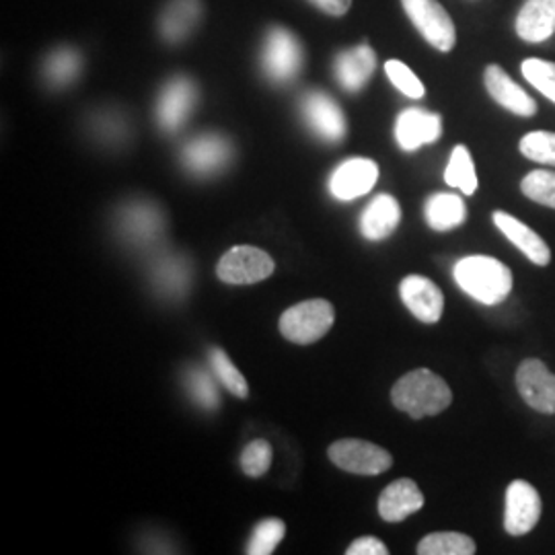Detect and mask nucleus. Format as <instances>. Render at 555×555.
I'll use <instances>...</instances> for the list:
<instances>
[{
  "mask_svg": "<svg viewBox=\"0 0 555 555\" xmlns=\"http://www.w3.org/2000/svg\"><path fill=\"white\" fill-rule=\"evenodd\" d=\"M492 220L498 231L508 238L518 251H522L529 261H533L535 266H547L552 261L550 245L539 237L529 224H525L522 220L516 219L504 210H496L492 215Z\"/></svg>",
  "mask_w": 555,
  "mask_h": 555,
  "instance_id": "dca6fc26",
  "label": "nucleus"
},
{
  "mask_svg": "<svg viewBox=\"0 0 555 555\" xmlns=\"http://www.w3.org/2000/svg\"><path fill=\"white\" fill-rule=\"evenodd\" d=\"M405 15L420 36L438 52H451L456 46V27L438 0H401Z\"/></svg>",
  "mask_w": 555,
  "mask_h": 555,
  "instance_id": "20e7f679",
  "label": "nucleus"
},
{
  "mask_svg": "<svg viewBox=\"0 0 555 555\" xmlns=\"http://www.w3.org/2000/svg\"><path fill=\"white\" fill-rule=\"evenodd\" d=\"M346 554L348 555H387L389 554V550H387V545L377 539V537H360L357 539L348 550H346Z\"/></svg>",
  "mask_w": 555,
  "mask_h": 555,
  "instance_id": "e433bc0d",
  "label": "nucleus"
},
{
  "mask_svg": "<svg viewBox=\"0 0 555 555\" xmlns=\"http://www.w3.org/2000/svg\"><path fill=\"white\" fill-rule=\"evenodd\" d=\"M330 459L339 469L354 476H380L393 465V456L389 455V451L358 438L334 442L330 447Z\"/></svg>",
  "mask_w": 555,
  "mask_h": 555,
  "instance_id": "39448f33",
  "label": "nucleus"
},
{
  "mask_svg": "<svg viewBox=\"0 0 555 555\" xmlns=\"http://www.w3.org/2000/svg\"><path fill=\"white\" fill-rule=\"evenodd\" d=\"M444 181H447L451 188L461 190L465 196H474V194H476V163H474V157H472V153H469L467 146L459 144V146L453 149L449 165H447V169H444Z\"/></svg>",
  "mask_w": 555,
  "mask_h": 555,
  "instance_id": "393cba45",
  "label": "nucleus"
},
{
  "mask_svg": "<svg viewBox=\"0 0 555 555\" xmlns=\"http://www.w3.org/2000/svg\"><path fill=\"white\" fill-rule=\"evenodd\" d=\"M520 73L545 100L555 103V62L543 59L522 60Z\"/></svg>",
  "mask_w": 555,
  "mask_h": 555,
  "instance_id": "cd10ccee",
  "label": "nucleus"
},
{
  "mask_svg": "<svg viewBox=\"0 0 555 555\" xmlns=\"http://www.w3.org/2000/svg\"><path fill=\"white\" fill-rule=\"evenodd\" d=\"M483 85L492 100L496 101L500 107L515 114L518 118H533L537 116V101L513 80V77L500 66V64H488L483 70Z\"/></svg>",
  "mask_w": 555,
  "mask_h": 555,
  "instance_id": "9d476101",
  "label": "nucleus"
},
{
  "mask_svg": "<svg viewBox=\"0 0 555 555\" xmlns=\"http://www.w3.org/2000/svg\"><path fill=\"white\" fill-rule=\"evenodd\" d=\"M311 4H315L323 13L332 15V17H341L350 11L352 0H309Z\"/></svg>",
  "mask_w": 555,
  "mask_h": 555,
  "instance_id": "4c0bfd02",
  "label": "nucleus"
},
{
  "mask_svg": "<svg viewBox=\"0 0 555 555\" xmlns=\"http://www.w3.org/2000/svg\"><path fill=\"white\" fill-rule=\"evenodd\" d=\"M520 192L541 206L555 210V171L535 169L520 181Z\"/></svg>",
  "mask_w": 555,
  "mask_h": 555,
  "instance_id": "c756f323",
  "label": "nucleus"
},
{
  "mask_svg": "<svg viewBox=\"0 0 555 555\" xmlns=\"http://www.w3.org/2000/svg\"><path fill=\"white\" fill-rule=\"evenodd\" d=\"M334 321H336V311L332 302L323 298L302 300L282 313L280 334L295 344L307 346L325 336L332 330Z\"/></svg>",
  "mask_w": 555,
  "mask_h": 555,
  "instance_id": "7ed1b4c3",
  "label": "nucleus"
},
{
  "mask_svg": "<svg viewBox=\"0 0 555 555\" xmlns=\"http://www.w3.org/2000/svg\"><path fill=\"white\" fill-rule=\"evenodd\" d=\"M188 389L194 397V401H198L202 408H206V410L219 408V389L206 371L192 369L188 373Z\"/></svg>",
  "mask_w": 555,
  "mask_h": 555,
  "instance_id": "c9c22d12",
  "label": "nucleus"
},
{
  "mask_svg": "<svg viewBox=\"0 0 555 555\" xmlns=\"http://www.w3.org/2000/svg\"><path fill=\"white\" fill-rule=\"evenodd\" d=\"M518 151L522 157L535 160L539 165L555 167V132H547V130L527 132L518 142Z\"/></svg>",
  "mask_w": 555,
  "mask_h": 555,
  "instance_id": "2f4dec72",
  "label": "nucleus"
},
{
  "mask_svg": "<svg viewBox=\"0 0 555 555\" xmlns=\"http://www.w3.org/2000/svg\"><path fill=\"white\" fill-rule=\"evenodd\" d=\"M453 278L465 295L490 307L508 298L515 284L511 268L490 256H467L459 259Z\"/></svg>",
  "mask_w": 555,
  "mask_h": 555,
  "instance_id": "f257e3e1",
  "label": "nucleus"
},
{
  "mask_svg": "<svg viewBox=\"0 0 555 555\" xmlns=\"http://www.w3.org/2000/svg\"><path fill=\"white\" fill-rule=\"evenodd\" d=\"M208 360H210V369H212V373L219 378V383H222L233 396H249L247 380L238 373L237 366L231 362V358L227 357L224 350L212 348V350L208 352Z\"/></svg>",
  "mask_w": 555,
  "mask_h": 555,
  "instance_id": "c85d7f7f",
  "label": "nucleus"
},
{
  "mask_svg": "<svg viewBox=\"0 0 555 555\" xmlns=\"http://www.w3.org/2000/svg\"><path fill=\"white\" fill-rule=\"evenodd\" d=\"M80 60L73 50H59L46 62V75L54 85H68L79 73Z\"/></svg>",
  "mask_w": 555,
  "mask_h": 555,
  "instance_id": "72a5a7b5",
  "label": "nucleus"
},
{
  "mask_svg": "<svg viewBox=\"0 0 555 555\" xmlns=\"http://www.w3.org/2000/svg\"><path fill=\"white\" fill-rule=\"evenodd\" d=\"M476 552V541L456 531L430 533L417 543L420 555H474Z\"/></svg>",
  "mask_w": 555,
  "mask_h": 555,
  "instance_id": "a878e982",
  "label": "nucleus"
},
{
  "mask_svg": "<svg viewBox=\"0 0 555 555\" xmlns=\"http://www.w3.org/2000/svg\"><path fill=\"white\" fill-rule=\"evenodd\" d=\"M198 17V0H173L163 13L160 34L169 41L183 40Z\"/></svg>",
  "mask_w": 555,
  "mask_h": 555,
  "instance_id": "b1692460",
  "label": "nucleus"
},
{
  "mask_svg": "<svg viewBox=\"0 0 555 555\" xmlns=\"http://www.w3.org/2000/svg\"><path fill=\"white\" fill-rule=\"evenodd\" d=\"M424 217L438 233L453 231L467 219V206L456 194H435L424 204Z\"/></svg>",
  "mask_w": 555,
  "mask_h": 555,
  "instance_id": "5701e85b",
  "label": "nucleus"
},
{
  "mask_svg": "<svg viewBox=\"0 0 555 555\" xmlns=\"http://www.w3.org/2000/svg\"><path fill=\"white\" fill-rule=\"evenodd\" d=\"M196 103V87L190 79H173L163 91L157 101V119L167 132H173L183 126L192 114Z\"/></svg>",
  "mask_w": 555,
  "mask_h": 555,
  "instance_id": "4468645a",
  "label": "nucleus"
},
{
  "mask_svg": "<svg viewBox=\"0 0 555 555\" xmlns=\"http://www.w3.org/2000/svg\"><path fill=\"white\" fill-rule=\"evenodd\" d=\"M119 227L124 237L137 245H149L155 243L163 229V219L159 210L153 204H132L121 212Z\"/></svg>",
  "mask_w": 555,
  "mask_h": 555,
  "instance_id": "4be33fe9",
  "label": "nucleus"
},
{
  "mask_svg": "<svg viewBox=\"0 0 555 555\" xmlns=\"http://www.w3.org/2000/svg\"><path fill=\"white\" fill-rule=\"evenodd\" d=\"M442 134V119L438 114L426 112L422 107H410L399 114L396 121L397 144L412 153L424 144L437 142Z\"/></svg>",
  "mask_w": 555,
  "mask_h": 555,
  "instance_id": "ddd939ff",
  "label": "nucleus"
},
{
  "mask_svg": "<svg viewBox=\"0 0 555 555\" xmlns=\"http://www.w3.org/2000/svg\"><path fill=\"white\" fill-rule=\"evenodd\" d=\"M391 401L397 410L420 420L444 412L453 401V391L437 373L416 369L397 380L391 389Z\"/></svg>",
  "mask_w": 555,
  "mask_h": 555,
  "instance_id": "f03ea898",
  "label": "nucleus"
},
{
  "mask_svg": "<svg viewBox=\"0 0 555 555\" xmlns=\"http://www.w3.org/2000/svg\"><path fill=\"white\" fill-rule=\"evenodd\" d=\"M302 66V48L297 38L282 27H274L268 34L263 48V68L270 79L286 82L295 79Z\"/></svg>",
  "mask_w": 555,
  "mask_h": 555,
  "instance_id": "1a4fd4ad",
  "label": "nucleus"
},
{
  "mask_svg": "<svg viewBox=\"0 0 555 555\" xmlns=\"http://www.w3.org/2000/svg\"><path fill=\"white\" fill-rule=\"evenodd\" d=\"M302 114L307 124L318 132L321 139L337 142L346 137L344 112L330 95L321 91H311L302 100Z\"/></svg>",
  "mask_w": 555,
  "mask_h": 555,
  "instance_id": "2eb2a0df",
  "label": "nucleus"
},
{
  "mask_svg": "<svg viewBox=\"0 0 555 555\" xmlns=\"http://www.w3.org/2000/svg\"><path fill=\"white\" fill-rule=\"evenodd\" d=\"M231 159V144L219 134H206L188 142L183 149V160L190 171L198 176H210L220 171Z\"/></svg>",
  "mask_w": 555,
  "mask_h": 555,
  "instance_id": "6ab92c4d",
  "label": "nucleus"
},
{
  "mask_svg": "<svg viewBox=\"0 0 555 555\" xmlns=\"http://www.w3.org/2000/svg\"><path fill=\"white\" fill-rule=\"evenodd\" d=\"M399 220V202L389 194H380L364 208L360 217V233L369 241H383L396 231Z\"/></svg>",
  "mask_w": 555,
  "mask_h": 555,
  "instance_id": "412c9836",
  "label": "nucleus"
},
{
  "mask_svg": "<svg viewBox=\"0 0 555 555\" xmlns=\"http://www.w3.org/2000/svg\"><path fill=\"white\" fill-rule=\"evenodd\" d=\"M403 305L422 323H437L444 311V295L433 280L424 276H408L399 284Z\"/></svg>",
  "mask_w": 555,
  "mask_h": 555,
  "instance_id": "f8f14e48",
  "label": "nucleus"
},
{
  "mask_svg": "<svg viewBox=\"0 0 555 555\" xmlns=\"http://www.w3.org/2000/svg\"><path fill=\"white\" fill-rule=\"evenodd\" d=\"M541 518V496L535 488L515 479L506 488V508H504V531L508 535L520 537L531 533Z\"/></svg>",
  "mask_w": 555,
  "mask_h": 555,
  "instance_id": "6e6552de",
  "label": "nucleus"
},
{
  "mask_svg": "<svg viewBox=\"0 0 555 555\" xmlns=\"http://www.w3.org/2000/svg\"><path fill=\"white\" fill-rule=\"evenodd\" d=\"M516 36L527 43H543L555 34V0H525L515 20Z\"/></svg>",
  "mask_w": 555,
  "mask_h": 555,
  "instance_id": "f3484780",
  "label": "nucleus"
},
{
  "mask_svg": "<svg viewBox=\"0 0 555 555\" xmlns=\"http://www.w3.org/2000/svg\"><path fill=\"white\" fill-rule=\"evenodd\" d=\"M424 506V494L414 479H396L378 496V515L387 522H401Z\"/></svg>",
  "mask_w": 555,
  "mask_h": 555,
  "instance_id": "a211bd4d",
  "label": "nucleus"
},
{
  "mask_svg": "<svg viewBox=\"0 0 555 555\" xmlns=\"http://www.w3.org/2000/svg\"><path fill=\"white\" fill-rule=\"evenodd\" d=\"M385 75L393 82L397 91H401L410 100H422L426 95V89L422 80L417 79L414 70L403 64L401 60H387L385 62Z\"/></svg>",
  "mask_w": 555,
  "mask_h": 555,
  "instance_id": "473e14b6",
  "label": "nucleus"
},
{
  "mask_svg": "<svg viewBox=\"0 0 555 555\" xmlns=\"http://www.w3.org/2000/svg\"><path fill=\"white\" fill-rule=\"evenodd\" d=\"M272 465V447L266 440H254L241 455V469L249 477H261Z\"/></svg>",
  "mask_w": 555,
  "mask_h": 555,
  "instance_id": "f704fd0d",
  "label": "nucleus"
},
{
  "mask_svg": "<svg viewBox=\"0 0 555 555\" xmlns=\"http://www.w3.org/2000/svg\"><path fill=\"white\" fill-rule=\"evenodd\" d=\"M377 179V163L357 157V159H348L337 167L334 176L330 179V190H332L334 198L350 202V199L366 196L375 188Z\"/></svg>",
  "mask_w": 555,
  "mask_h": 555,
  "instance_id": "9b49d317",
  "label": "nucleus"
},
{
  "mask_svg": "<svg viewBox=\"0 0 555 555\" xmlns=\"http://www.w3.org/2000/svg\"><path fill=\"white\" fill-rule=\"evenodd\" d=\"M274 274V259L258 247H233L217 266V276L227 284H256Z\"/></svg>",
  "mask_w": 555,
  "mask_h": 555,
  "instance_id": "423d86ee",
  "label": "nucleus"
},
{
  "mask_svg": "<svg viewBox=\"0 0 555 555\" xmlns=\"http://www.w3.org/2000/svg\"><path fill=\"white\" fill-rule=\"evenodd\" d=\"M155 282L160 291L169 297H178L188 291L190 272L185 261L179 258H163L155 263Z\"/></svg>",
  "mask_w": 555,
  "mask_h": 555,
  "instance_id": "bb28decb",
  "label": "nucleus"
},
{
  "mask_svg": "<svg viewBox=\"0 0 555 555\" xmlns=\"http://www.w3.org/2000/svg\"><path fill=\"white\" fill-rule=\"evenodd\" d=\"M284 533L286 525L280 518H266L254 529L245 552L249 555L274 554L278 543L284 539Z\"/></svg>",
  "mask_w": 555,
  "mask_h": 555,
  "instance_id": "7c9ffc66",
  "label": "nucleus"
},
{
  "mask_svg": "<svg viewBox=\"0 0 555 555\" xmlns=\"http://www.w3.org/2000/svg\"><path fill=\"white\" fill-rule=\"evenodd\" d=\"M375 68H377L375 50L362 43L352 50L337 54L336 79L346 91L357 93L375 75Z\"/></svg>",
  "mask_w": 555,
  "mask_h": 555,
  "instance_id": "aec40b11",
  "label": "nucleus"
},
{
  "mask_svg": "<svg viewBox=\"0 0 555 555\" xmlns=\"http://www.w3.org/2000/svg\"><path fill=\"white\" fill-rule=\"evenodd\" d=\"M516 389L539 414H555V375L537 358H527L516 369Z\"/></svg>",
  "mask_w": 555,
  "mask_h": 555,
  "instance_id": "0eeeda50",
  "label": "nucleus"
}]
</instances>
